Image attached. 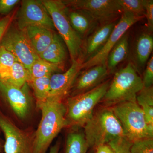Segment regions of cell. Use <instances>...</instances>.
<instances>
[{
	"label": "cell",
	"mask_w": 153,
	"mask_h": 153,
	"mask_svg": "<svg viewBox=\"0 0 153 153\" xmlns=\"http://www.w3.org/2000/svg\"><path fill=\"white\" fill-rule=\"evenodd\" d=\"M27 84L19 87L0 79V93L21 119L27 117L31 108V99Z\"/></svg>",
	"instance_id": "cell-12"
},
{
	"label": "cell",
	"mask_w": 153,
	"mask_h": 153,
	"mask_svg": "<svg viewBox=\"0 0 153 153\" xmlns=\"http://www.w3.org/2000/svg\"><path fill=\"white\" fill-rule=\"evenodd\" d=\"M62 68V64L50 63L39 58L33 63L29 70L30 80L33 78L52 75L55 72L61 71Z\"/></svg>",
	"instance_id": "cell-24"
},
{
	"label": "cell",
	"mask_w": 153,
	"mask_h": 153,
	"mask_svg": "<svg viewBox=\"0 0 153 153\" xmlns=\"http://www.w3.org/2000/svg\"><path fill=\"white\" fill-rule=\"evenodd\" d=\"M82 62L72 61L70 68L65 72L52 74L50 77V90L48 99L63 101L73 87L80 71Z\"/></svg>",
	"instance_id": "cell-13"
},
{
	"label": "cell",
	"mask_w": 153,
	"mask_h": 153,
	"mask_svg": "<svg viewBox=\"0 0 153 153\" xmlns=\"http://www.w3.org/2000/svg\"><path fill=\"white\" fill-rule=\"evenodd\" d=\"M88 148L84 132L75 131L68 134L64 153H86Z\"/></svg>",
	"instance_id": "cell-25"
},
{
	"label": "cell",
	"mask_w": 153,
	"mask_h": 153,
	"mask_svg": "<svg viewBox=\"0 0 153 153\" xmlns=\"http://www.w3.org/2000/svg\"><path fill=\"white\" fill-rule=\"evenodd\" d=\"M67 7L83 11L101 25L116 21L122 10L117 0H67L62 1Z\"/></svg>",
	"instance_id": "cell-7"
},
{
	"label": "cell",
	"mask_w": 153,
	"mask_h": 153,
	"mask_svg": "<svg viewBox=\"0 0 153 153\" xmlns=\"http://www.w3.org/2000/svg\"><path fill=\"white\" fill-rule=\"evenodd\" d=\"M123 12L133 14L136 16L145 17L144 0H117Z\"/></svg>",
	"instance_id": "cell-26"
},
{
	"label": "cell",
	"mask_w": 153,
	"mask_h": 153,
	"mask_svg": "<svg viewBox=\"0 0 153 153\" xmlns=\"http://www.w3.org/2000/svg\"><path fill=\"white\" fill-rule=\"evenodd\" d=\"M83 128L88 148L96 149L118 138L125 137L120 122L111 107L105 106L94 112Z\"/></svg>",
	"instance_id": "cell-2"
},
{
	"label": "cell",
	"mask_w": 153,
	"mask_h": 153,
	"mask_svg": "<svg viewBox=\"0 0 153 153\" xmlns=\"http://www.w3.org/2000/svg\"><path fill=\"white\" fill-rule=\"evenodd\" d=\"M24 30L38 56L49 46L55 34L52 30L40 27H28Z\"/></svg>",
	"instance_id": "cell-16"
},
{
	"label": "cell",
	"mask_w": 153,
	"mask_h": 153,
	"mask_svg": "<svg viewBox=\"0 0 153 153\" xmlns=\"http://www.w3.org/2000/svg\"><path fill=\"white\" fill-rule=\"evenodd\" d=\"M132 142L125 137H121L112 140L108 144L113 150L114 153H130Z\"/></svg>",
	"instance_id": "cell-29"
},
{
	"label": "cell",
	"mask_w": 153,
	"mask_h": 153,
	"mask_svg": "<svg viewBox=\"0 0 153 153\" xmlns=\"http://www.w3.org/2000/svg\"><path fill=\"white\" fill-rule=\"evenodd\" d=\"M1 152V147H0V153Z\"/></svg>",
	"instance_id": "cell-36"
},
{
	"label": "cell",
	"mask_w": 153,
	"mask_h": 153,
	"mask_svg": "<svg viewBox=\"0 0 153 153\" xmlns=\"http://www.w3.org/2000/svg\"><path fill=\"white\" fill-rule=\"evenodd\" d=\"M136 102L144 114L148 124L153 129V88L143 87L137 94Z\"/></svg>",
	"instance_id": "cell-20"
},
{
	"label": "cell",
	"mask_w": 153,
	"mask_h": 153,
	"mask_svg": "<svg viewBox=\"0 0 153 153\" xmlns=\"http://www.w3.org/2000/svg\"><path fill=\"white\" fill-rule=\"evenodd\" d=\"M14 16L13 15H9L0 19V44L4 35L13 21Z\"/></svg>",
	"instance_id": "cell-32"
},
{
	"label": "cell",
	"mask_w": 153,
	"mask_h": 153,
	"mask_svg": "<svg viewBox=\"0 0 153 153\" xmlns=\"http://www.w3.org/2000/svg\"><path fill=\"white\" fill-rule=\"evenodd\" d=\"M70 54L71 62L79 60L82 48L81 37L72 28L68 16V9L62 1L42 0Z\"/></svg>",
	"instance_id": "cell-6"
},
{
	"label": "cell",
	"mask_w": 153,
	"mask_h": 153,
	"mask_svg": "<svg viewBox=\"0 0 153 153\" xmlns=\"http://www.w3.org/2000/svg\"><path fill=\"white\" fill-rule=\"evenodd\" d=\"M16 58L3 46H0V79H2L16 62Z\"/></svg>",
	"instance_id": "cell-27"
},
{
	"label": "cell",
	"mask_w": 153,
	"mask_h": 153,
	"mask_svg": "<svg viewBox=\"0 0 153 153\" xmlns=\"http://www.w3.org/2000/svg\"><path fill=\"white\" fill-rule=\"evenodd\" d=\"M72 28L79 36H87L95 29L97 22L83 11L75 10L68 13Z\"/></svg>",
	"instance_id": "cell-17"
},
{
	"label": "cell",
	"mask_w": 153,
	"mask_h": 153,
	"mask_svg": "<svg viewBox=\"0 0 153 153\" xmlns=\"http://www.w3.org/2000/svg\"><path fill=\"white\" fill-rule=\"evenodd\" d=\"M95 149L96 153H114L113 150L108 144L99 146Z\"/></svg>",
	"instance_id": "cell-34"
},
{
	"label": "cell",
	"mask_w": 153,
	"mask_h": 153,
	"mask_svg": "<svg viewBox=\"0 0 153 153\" xmlns=\"http://www.w3.org/2000/svg\"><path fill=\"white\" fill-rule=\"evenodd\" d=\"M128 52V38L125 34L111 50L107 58L105 64L110 73L125 59Z\"/></svg>",
	"instance_id": "cell-19"
},
{
	"label": "cell",
	"mask_w": 153,
	"mask_h": 153,
	"mask_svg": "<svg viewBox=\"0 0 153 153\" xmlns=\"http://www.w3.org/2000/svg\"><path fill=\"white\" fill-rule=\"evenodd\" d=\"M153 49V37L149 33H143L138 38L136 44L135 55L140 66L147 63Z\"/></svg>",
	"instance_id": "cell-22"
},
{
	"label": "cell",
	"mask_w": 153,
	"mask_h": 153,
	"mask_svg": "<svg viewBox=\"0 0 153 153\" xmlns=\"http://www.w3.org/2000/svg\"><path fill=\"white\" fill-rule=\"evenodd\" d=\"M117 22L115 21L102 24L91 33L84 47L86 59L84 61L95 55L104 46Z\"/></svg>",
	"instance_id": "cell-15"
},
{
	"label": "cell",
	"mask_w": 153,
	"mask_h": 153,
	"mask_svg": "<svg viewBox=\"0 0 153 153\" xmlns=\"http://www.w3.org/2000/svg\"><path fill=\"white\" fill-rule=\"evenodd\" d=\"M153 137L134 141L132 143L130 153H153Z\"/></svg>",
	"instance_id": "cell-28"
},
{
	"label": "cell",
	"mask_w": 153,
	"mask_h": 153,
	"mask_svg": "<svg viewBox=\"0 0 153 153\" xmlns=\"http://www.w3.org/2000/svg\"><path fill=\"white\" fill-rule=\"evenodd\" d=\"M146 68L144 72L142 79L143 87L152 86L153 83V55L150 57L146 63Z\"/></svg>",
	"instance_id": "cell-30"
},
{
	"label": "cell",
	"mask_w": 153,
	"mask_h": 153,
	"mask_svg": "<svg viewBox=\"0 0 153 153\" xmlns=\"http://www.w3.org/2000/svg\"><path fill=\"white\" fill-rule=\"evenodd\" d=\"M0 128L4 135L5 153H33V140L1 114H0Z\"/></svg>",
	"instance_id": "cell-11"
},
{
	"label": "cell",
	"mask_w": 153,
	"mask_h": 153,
	"mask_svg": "<svg viewBox=\"0 0 153 153\" xmlns=\"http://www.w3.org/2000/svg\"><path fill=\"white\" fill-rule=\"evenodd\" d=\"M52 75L33 78L30 79L28 82L33 88L34 95L37 100V105L45 102L49 98L50 90V77Z\"/></svg>",
	"instance_id": "cell-23"
},
{
	"label": "cell",
	"mask_w": 153,
	"mask_h": 153,
	"mask_svg": "<svg viewBox=\"0 0 153 153\" xmlns=\"http://www.w3.org/2000/svg\"><path fill=\"white\" fill-rule=\"evenodd\" d=\"M0 46L12 53L18 62L23 64L29 71L33 63L40 58L24 30L8 29Z\"/></svg>",
	"instance_id": "cell-8"
},
{
	"label": "cell",
	"mask_w": 153,
	"mask_h": 153,
	"mask_svg": "<svg viewBox=\"0 0 153 153\" xmlns=\"http://www.w3.org/2000/svg\"><path fill=\"white\" fill-rule=\"evenodd\" d=\"M109 73L106 64L97 65L85 69L79 74L75 81L73 96L84 93L97 87L104 82Z\"/></svg>",
	"instance_id": "cell-14"
},
{
	"label": "cell",
	"mask_w": 153,
	"mask_h": 153,
	"mask_svg": "<svg viewBox=\"0 0 153 153\" xmlns=\"http://www.w3.org/2000/svg\"><path fill=\"white\" fill-rule=\"evenodd\" d=\"M1 79L17 87H22L30 81V72L23 64L17 61Z\"/></svg>",
	"instance_id": "cell-21"
},
{
	"label": "cell",
	"mask_w": 153,
	"mask_h": 153,
	"mask_svg": "<svg viewBox=\"0 0 153 153\" xmlns=\"http://www.w3.org/2000/svg\"><path fill=\"white\" fill-rule=\"evenodd\" d=\"M142 19L129 13L123 12L104 46L95 55L82 62V69L85 70L97 65L105 64L111 50L128 29Z\"/></svg>",
	"instance_id": "cell-9"
},
{
	"label": "cell",
	"mask_w": 153,
	"mask_h": 153,
	"mask_svg": "<svg viewBox=\"0 0 153 153\" xmlns=\"http://www.w3.org/2000/svg\"><path fill=\"white\" fill-rule=\"evenodd\" d=\"M111 107L120 122L127 139L133 142L153 137V129L148 124L142 110L136 101L124 102Z\"/></svg>",
	"instance_id": "cell-5"
},
{
	"label": "cell",
	"mask_w": 153,
	"mask_h": 153,
	"mask_svg": "<svg viewBox=\"0 0 153 153\" xmlns=\"http://www.w3.org/2000/svg\"><path fill=\"white\" fill-rule=\"evenodd\" d=\"M41 118L33 140V153H47L50 145L66 127V108L63 101L48 99L37 105Z\"/></svg>",
	"instance_id": "cell-1"
},
{
	"label": "cell",
	"mask_w": 153,
	"mask_h": 153,
	"mask_svg": "<svg viewBox=\"0 0 153 153\" xmlns=\"http://www.w3.org/2000/svg\"><path fill=\"white\" fill-rule=\"evenodd\" d=\"M111 81L105 80L91 90L67 99L66 105V127H83L94 113L97 104L104 97Z\"/></svg>",
	"instance_id": "cell-3"
},
{
	"label": "cell",
	"mask_w": 153,
	"mask_h": 153,
	"mask_svg": "<svg viewBox=\"0 0 153 153\" xmlns=\"http://www.w3.org/2000/svg\"><path fill=\"white\" fill-rule=\"evenodd\" d=\"M63 41L60 36L55 33L52 42L39 55V57L50 63L63 64L66 58V49Z\"/></svg>",
	"instance_id": "cell-18"
},
{
	"label": "cell",
	"mask_w": 153,
	"mask_h": 153,
	"mask_svg": "<svg viewBox=\"0 0 153 153\" xmlns=\"http://www.w3.org/2000/svg\"><path fill=\"white\" fill-rule=\"evenodd\" d=\"M19 1V0H0V14L8 13Z\"/></svg>",
	"instance_id": "cell-33"
},
{
	"label": "cell",
	"mask_w": 153,
	"mask_h": 153,
	"mask_svg": "<svg viewBox=\"0 0 153 153\" xmlns=\"http://www.w3.org/2000/svg\"><path fill=\"white\" fill-rule=\"evenodd\" d=\"M60 149V143L57 142L54 146L50 148L48 153H59Z\"/></svg>",
	"instance_id": "cell-35"
},
{
	"label": "cell",
	"mask_w": 153,
	"mask_h": 153,
	"mask_svg": "<svg viewBox=\"0 0 153 153\" xmlns=\"http://www.w3.org/2000/svg\"><path fill=\"white\" fill-rule=\"evenodd\" d=\"M18 29L40 27L53 31L55 29L51 17L41 1L25 0L22 2L17 19Z\"/></svg>",
	"instance_id": "cell-10"
},
{
	"label": "cell",
	"mask_w": 153,
	"mask_h": 153,
	"mask_svg": "<svg viewBox=\"0 0 153 153\" xmlns=\"http://www.w3.org/2000/svg\"><path fill=\"white\" fill-rule=\"evenodd\" d=\"M143 88L142 79L132 64L128 63L115 72L102 101L107 107L124 102L136 101L137 94Z\"/></svg>",
	"instance_id": "cell-4"
},
{
	"label": "cell",
	"mask_w": 153,
	"mask_h": 153,
	"mask_svg": "<svg viewBox=\"0 0 153 153\" xmlns=\"http://www.w3.org/2000/svg\"><path fill=\"white\" fill-rule=\"evenodd\" d=\"M145 17L147 20L148 30L152 32L153 30V1L144 0Z\"/></svg>",
	"instance_id": "cell-31"
}]
</instances>
